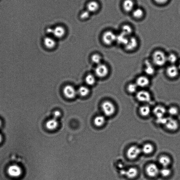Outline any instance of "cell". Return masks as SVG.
Segmentation results:
<instances>
[{
    "label": "cell",
    "mask_w": 180,
    "mask_h": 180,
    "mask_svg": "<svg viewBox=\"0 0 180 180\" xmlns=\"http://www.w3.org/2000/svg\"><path fill=\"white\" fill-rule=\"evenodd\" d=\"M43 43L45 47L50 49L53 48L56 44L55 40L49 37H47L44 38Z\"/></svg>",
    "instance_id": "cell-28"
},
{
    "label": "cell",
    "mask_w": 180,
    "mask_h": 180,
    "mask_svg": "<svg viewBox=\"0 0 180 180\" xmlns=\"http://www.w3.org/2000/svg\"><path fill=\"white\" fill-rule=\"evenodd\" d=\"M142 153L141 149L140 147L133 145L127 149L126 155L129 159L133 160L137 158Z\"/></svg>",
    "instance_id": "cell-8"
},
{
    "label": "cell",
    "mask_w": 180,
    "mask_h": 180,
    "mask_svg": "<svg viewBox=\"0 0 180 180\" xmlns=\"http://www.w3.org/2000/svg\"><path fill=\"white\" fill-rule=\"evenodd\" d=\"M77 94L82 97H84L89 94L90 90L87 87L82 86L80 87L77 91Z\"/></svg>",
    "instance_id": "cell-32"
},
{
    "label": "cell",
    "mask_w": 180,
    "mask_h": 180,
    "mask_svg": "<svg viewBox=\"0 0 180 180\" xmlns=\"http://www.w3.org/2000/svg\"><path fill=\"white\" fill-rule=\"evenodd\" d=\"M165 126L167 129L171 131H176L178 128V121L173 117H168Z\"/></svg>",
    "instance_id": "cell-15"
},
{
    "label": "cell",
    "mask_w": 180,
    "mask_h": 180,
    "mask_svg": "<svg viewBox=\"0 0 180 180\" xmlns=\"http://www.w3.org/2000/svg\"><path fill=\"white\" fill-rule=\"evenodd\" d=\"M135 95L136 99L140 103L146 104L151 100V94L146 89L139 90Z\"/></svg>",
    "instance_id": "cell-2"
},
{
    "label": "cell",
    "mask_w": 180,
    "mask_h": 180,
    "mask_svg": "<svg viewBox=\"0 0 180 180\" xmlns=\"http://www.w3.org/2000/svg\"><path fill=\"white\" fill-rule=\"evenodd\" d=\"M160 170L157 165L154 163L149 164L146 168L147 175L152 178L157 176L160 173Z\"/></svg>",
    "instance_id": "cell-12"
},
{
    "label": "cell",
    "mask_w": 180,
    "mask_h": 180,
    "mask_svg": "<svg viewBox=\"0 0 180 180\" xmlns=\"http://www.w3.org/2000/svg\"><path fill=\"white\" fill-rule=\"evenodd\" d=\"M122 173L123 175H125L129 178L133 179L137 176L138 171L136 168L132 167L127 169L126 170L123 171Z\"/></svg>",
    "instance_id": "cell-19"
},
{
    "label": "cell",
    "mask_w": 180,
    "mask_h": 180,
    "mask_svg": "<svg viewBox=\"0 0 180 180\" xmlns=\"http://www.w3.org/2000/svg\"><path fill=\"white\" fill-rule=\"evenodd\" d=\"M171 173V169L169 168L168 167L162 168L160 170V174L161 175L162 177H168L170 175Z\"/></svg>",
    "instance_id": "cell-34"
},
{
    "label": "cell",
    "mask_w": 180,
    "mask_h": 180,
    "mask_svg": "<svg viewBox=\"0 0 180 180\" xmlns=\"http://www.w3.org/2000/svg\"><path fill=\"white\" fill-rule=\"evenodd\" d=\"M167 108L165 107L164 106L158 105L155 106L153 108L152 112L156 118H158L165 116L166 114H167Z\"/></svg>",
    "instance_id": "cell-16"
},
{
    "label": "cell",
    "mask_w": 180,
    "mask_h": 180,
    "mask_svg": "<svg viewBox=\"0 0 180 180\" xmlns=\"http://www.w3.org/2000/svg\"><path fill=\"white\" fill-rule=\"evenodd\" d=\"M92 61L95 64L97 65L101 64V56L97 54H95L91 57Z\"/></svg>",
    "instance_id": "cell-35"
},
{
    "label": "cell",
    "mask_w": 180,
    "mask_h": 180,
    "mask_svg": "<svg viewBox=\"0 0 180 180\" xmlns=\"http://www.w3.org/2000/svg\"><path fill=\"white\" fill-rule=\"evenodd\" d=\"M99 6L98 2L95 1H92L88 3L87 8L88 11L90 13L94 12L98 10Z\"/></svg>",
    "instance_id": "cell-25"
},
{
    "label": "cell",
    "mask_w": 180,
    "mask_h": 180,
    "mask_svg": "<svg viewBox=\"0 0 180 180\" xmlns=\"http://www.w3.org/2000/svg\"><path fill=\"white\" fill-rule=\"evenodd\" d=\"M2 125V121L1 120H0V127H1Z\"/></svg>",
    "instance_id": "cell-42"
},
{
    "label": "cell",
    "mask_w": 180,
    "mask_h": 180,
    "mask_svg": "<svg viewBox=\"0 0 180 180\" xmlns=\"http://www.w3.org/2000/svg\"><path fill=\"white\" fill-rule=\"evenodd\" d=\"M167 119L168 117H166L165 116L157 118V122L158 124L165 125V124Z\"/></svg>",
    "instance_id": "cell-36"
},
{
    "label": "cell",
    "mask_w": 180,
    "mask_h": 180,
    "mask_svg": "<svg viewBox=\"0 0 180 180\" xmlns=\"http://www.w3.org/2000/svg\"><path fill=\"white\" fill-rule=\"evenodd\" d=\"M139 87L135 82H131L127 84L126 90L128 93L131 94H136L138 92Z\"/></svg>",
    "instance_id": "cell-27"
},
{
    "label": "cell",
    "mask_w": 180,
    "mask_h": 180,
    "mask_svg": "<svg viewBox=\"0 0 180 180\" xmlns=\"http://www.w3.org/2000/svg\"><path fill=\"white\" fill-rule=\"evenodd\" d=\"M64 94L65 97L69 99L74 98L77 94V91L72 86L67 85L63 90Z\"/></svg>",
    "instance_id": "cell-14"
},
{
    "label": "cell",
    "mask_w": 180,
    "mask_h": 180,
    "mask_svg": "<svg viewBox=\"0 0 180 180\" xmlns=\"http://www.w3.org/2000/svg\"><path fill=\"white\" fill-rule=\"evenodd\" d=\"M167 113L169 115L170 117L174 118L175 116H176L178 115L179 110L176 106H171L167 108Z\"/></svg>",
    "instance_id": "cell-31"
},
{
    "label": "cell",
    "mask_w": 180,
    "mask_h": 180,
    "mask_svg": "<svg viewBox=\"0 0 180 180\" xmlns=\"http://www.w3.org/2000/svg\"><path fill=\"white\" fill-rule=\"evenodd\" d=\"M145 75L149 77L153 76L156 73V67L151 60H145L144 62Z\"/></svg>",
    "instance_id": "cell-5"
},
{
    "label": "cell",
    "mask_w": 180,
    "mask_h": 180,
    "mask_svg": "<svg viewBox=\"0 0 180 180\" xmlns=\"http://www.w3.org/2000/svg\"><path fill=\"white\" fill-rule=\"evenodd\" d=\"M167 63L170 65H176L178 62V56L175 54L173 53L167 54Z\"/></svg>",
    "instance_id": "cell-29"
},
{
    "label": "cell",
    "mask_w": 180,
    "mask_h": 180,
    "mask_svg": "<svg viewBox=\"0 0 180 180\" xmlns=\"http://www.w3.org/2000/svg\"><path fill=\"white\" fill-rule=\"evenodd\" d=\"M152 112V110L150 106L146 104L141 106L139 108V113L142 116L147 117L149 116Z\"/></svg>",
    "instance_id": "cell-23"
},
{
    "label": "cell",
    "mask_w": 180,
    "mask_h": 180,
    "mask_svg": "<svg viewBox=\"0 0 180 180\" xmlns=\"http://www.w3.org/2000/svg\"><path fill=\"white\" fill-rule=\"evenodd\" d=\"M85 81L86 83L88 85H94L95 82V77L92 74H88L86 77Z\"/></svg>",
    "instance_id": "cell-33"
},
{
    "label": "cell",
    "mask_w": 180,
    "mask_h": 180,
    "mask_svg": "<svg viewBox=\"0 0 180 180\" xmlns=\"http://www.w3.org/2000/svg\"><path fill=\"white\" fill-rule=\"evenodd\" d=\"M179 69V70L180 71V61H178V65H177Z\"/></svg>",
    "instance_id": "cell-40"
},
{
    "label": "cell",
    "mask_w": 180,
    "mask_h": 180,
    "mask_svg": "<svg viewBox=\"0 0 180 180\" xmlns=\"http://www.w3.org/2000/svg\"><path fill=\"white\" fill-rule=\"evenodd\" d=\"M132 16L137 20H140L145 17V12L144 8L140 7H136L132 12Z\"/></svg>",
    "instance_id": "cell-18"
},
{
    "label": "cell",
    "mask_w": 180,
    "mask_h": 180,
    "mask_svg": "<svg viewBox=\"0 0 180 180\" xmlns=\"http://www.w3.org/2000/svg\"><path fill=\"white\" fill-rule=\"evenodd\" d=\"M2 140H3V136L1 134H0V144L2 142Z\"/></svg>",
    "instance_id": "cell-41"
},
{
    "label": "cell",
    "mask_w": 180,
    "mask_h": 180,
    "mask_svg": "<svg viewBox=\"0 0 180 180\" xmlns=\"http://www.w3.org/2000/svg\"><path fill=\"white\" fill-rule=\"evenodd\" d=\"M66 33L65 28L61 26H58L53 29L52 34L55 38H60L63 37Z\"/></svg>",
    "instance_id": "cell-20"
},
{
    "label": "cell",
    "mask_w": 180,
    "mask_h": 180,
    "mask_svg": "<svg viewBox=\"0 0 180 180\" xmlns=\"http://www.w3.org/2000/svg\"><path fill=\"white\" fill-rule=\"evenodd\" d=\"M54 118L58 119L61 116V113L59 110H56L54 113Z\"/></svg>",
    "instance_id": "cell-39"
},
{
    "label": "cell",
    "mask_w": 180,
    "mask_h": 180,
    "mask_svg": "<svg viewBox=\"0 0 180 180\" xmlns=\"http://www.w3.org/2000/svg\"><path fill=\"white\" fill-rule=\"evenodd\" d=\"M106 119L105 116H97L94 118V123L97 127H101L105 124Z\"/></svg>",
    "instance_id": "cell-30"
},
{
    "label": "cell",
    "mask_w": 180,
    "mask_h": 180,
    "mask_svg": "<svg viewBox=\"0 0 180 180\" xmlns=\"http://www.w3.org/2000/svg\"><path fill=\"white\" fill-rule=\"evenodd\" d=\"M158 162L162 168L168 167L171 164V160L169 156L162 155L159 158Z\"/></svg>",
    "instance_id": "cell-24"
},
{
    "label": "cell",
    "mask_w": 180,
    "mask_h": 180,
    "mask_svg": "<svg viewBox=\"0 0 180 180\" xmlns=\"http://www.w3.org/2000/svg\"><path fill=\"white\" fill-rule=\"evenodd\" d=\"M134 31V28L128 23H125L121 26L120 32L129 37L133 36Z\"/></svg>",
    "instance_id": "cell-17"
},
{
    "label": "cell",
    "mask_w": 180,
    "mask_h": 180,
    "mask_svg": "<svg viewBox=\"0 0 180 180\" xmlns=\"http://www.w3.org/2000/svg\"><path fill=\"white\" fill-rule=\"evenodd\" d=\"M135 82L139 88L146 89L150 85L151 82L149 77L144 74L137 77Z\"/></svg>",
    "instance_id": "cell-7"
},
{
    "label": "cell",
    "mask_w": 180,
    "mask_h": 180,
    "mask_svg": "<svg viewBox=\"0 0 180 180\" xmlns=\"http://www.w3.org/2000/svg\"><path fill=\"white\" fill-rule=\"evenodd\" d=\"M22 170L21 167L17 165H12L7 169V173L10 176L13 178L20 177L22 173Z\"/></svg>",
    "instance_id": "cell-9"
},
{
    "label": "cell",
    "mask_w": 180,
    "mask_h": 180,
    "mask_svg": "<svg viewBox=\"0 0 180 180\" xmlns=\"http://www.w3.org/2000/svg\"><path fill=\"white\" fill-rule=\"evenodd\" d=\"M155 4L160 5H164L167 4L170 0H153Z\"/></svg>",
    "instance_id": "cell-37"
},
{
    "label": "cell",
    "mask_w": 180,
    "mask_h": 180,
    "mask_svg": "<svg viewBox=\"0 0 180 180\" xmlns=\"http://www.w3.org/2000/svg\"><path fill=\"white\" fill-rule=\"evenodd\" d=\"M122 6L123 11L127 13H132L136 7L135 0H123Z\"/></svg>",
    "instance_id": "cell-13"
},
{
    "label": "cell",
    "mask_w": 180,
    "mask_h": 180,
    "mask_svg": "<svg viewBox=\"0 0 180 180\" xmlns=\"http://www.w3.org/2000/svg\"><path fill=\"white\" fill-rule=\"evenodd\" d=\"M139 42L137 38L133 35L129 37V40L123 47L126 51H133L138 48Z\"/></svg>",
    "instance_id": "cell-6"
},
{
    "label": "cell",
    "mask_w": 180,
    "mask_h": 180,
    "mask_svg": "<svg viewBox=\"0 0 180 180\" xmlns=\"http://www.w3.org/2000/svg\"><path fill=\"white\" fill-rule=\"evenodd\" d=\"M90 12L88 11L87 10L84 11L82 12L80 15V17L82 19H86L88 18L90 16Z\"/></svg>",
    "instance_id": "cell-38"
},
{
    "label": "cell",
    "mask_w": 180,
    "mask_h": 180,
    "mask_svg": "<svg viewBox=\"0 0 180 180\" xmlns=\"http://www.w3.org/2000/svg\"><path fill=\"white\" fill-rule=\"evenodd\" d=\"M109 73V69L106 65L100 64L97 65L95 69V74L97 77L100 78L105 77Z\"/></svg>",
    "instance_id": "cell-11"
},
{
    "label": "cell",
    "mask_w": 180,
    "mask_h": 180,
    "mask_svg": "<svg viewBox=\"0 0 180 180\" xmlns=\"http://www.w3.org/2000/svg\"><path fill=\"white\" fill-rule=\"evenodd\" d=\"M58 125L59 123L57 119L53 118L47 121L46 123V127L49 131H54L57 129Z\"/></svg>",
    "instance_id": "cell-21"
},
{
    "label": "cell",
    "mask_w": 180,
    "mask_h": 180,
    "mask_svg": "<svg viewBox=\"0 0 180 180\" xmlns=\"http://www.w3.org/2000/svg\"><path fill=\"white\" fill-rule=\"evenodd\" d=\"M180 71L177 65L169 64L166 69L165 73L168 77L175 79L178 76Z\"/></svg>",
    "instance_id": "cell-10"
},
{
    "label": "cell",
    "mask_w": 180,
    "mask_h": 180,
    "mask_svg": "<svg viewBox=\"0 0 180 180\" xmlns=\"http://www.w3.org/2000/svg\"><path fill=\"white\" fill-rule=\"evenodd\" d=\"M167 54L160 50H157L153 52L151 61L155 67H162L167 63Z\"/></svg>",
    "instance_id": "cell-1"
},
{
    "label": "cell",
    "mask_w": 180,
    "mask_h": 180,
    "mask_svg": "<svg viewBox=\"0 0 180 180\" xmlns=\"http://www.w3.org/2000/svg\"><path fill=\"white\" fill-rule=\"evenodd\" d=\"M129 37L123 34L121 32L117 34L116 42L117 44L124 47L126 44Z\"/></svg>",
    "instance_id": "cell-22"
},
{
    "label": "cell",
    "mask_w": 180,
    "mask_h": 180,
    "mask_svg": "<svg viewBox=\"0 0 180 180\" xmlns=\"http://www.w3.org/2000/svg\"><path fill=\"white\" fill-rule=\"evenodd\" d=\"M141 149L142 153L145 155H149L153 152L154 147L150 143H146L143 145Z\"/></svg>",
    "instance_id": "cell-26"
},
{
    "label": "cell",
    "mask_w": 180,
    "mask_h": 180,
    "mask_svg": "<svg viewBox=\"0 0 180 180\" xmlns=\"http://www.w3.org/2000/svg\"><path fill=\"white\" fill-rule=\"evenodd\" d=\"M117 34L110 30H108L103 34L102 40L104 44L110 45L116 42Z\"/></svg>",
    "instance_id": "cell-4"
},
{
    "label": "cell",
    "mask_w": 180,
    "mask_h": 180,
    "mask_svg": "<svg viewBox=\"0 0 180 180\" xmlns=\"http://www.w3.org/2000/svg\"><path fill=\"white\" fill-rule=\"evenodd\" d=\"M101 108L104 114L107 116L113 115L116 111L115 105L110 101L107 100L103 102L102 104Z\"/></svg>",
    "instance_id": "cell-3"
}]
</instances>
